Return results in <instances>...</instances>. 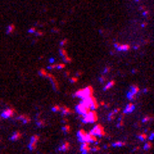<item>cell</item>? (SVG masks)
I'll use <instances>...</instances> for the list:
<instances>
[{
	"instance_id": "8992f818",
	"label": "cell",
	"mask_w": 154,
	"mask_h": 154,
	"mask_svg": "<svg viewBox=\"0 0 154 154\" xmlns=\"http://www.w3.org/2000/svg\"><path fill=\"white\" fill-rule=\"evenodd\" d=\"M14 113H15V111H14L13 108H7V109H4V111L1 112L0 117L4 118V119H7V118H13Z\"/></svg>"
},
{
	"instance_id": "2e32d148",
	"label": "cell",
	"mask_w": 154,
	"mask_h": 154,
	"mask_svg": "<svg viewBox=\"0 0 154 154\" xmlns=\"http://www.w3.org/2000/svg\"><path fill=\"white\" fill-rule=\"evenodd\" d=\"M137 139H139L140 141H142V142H144V141H146V140H148V135H146V132L139 134V135H137Z\"/></svg>"
},
{
	"instance_id": "4fadbf2b",
	"label": "cell",
	"mask_w": 154,
	"mask_h": 154,
	"mask_svg": "<svg viewBox=\"0 0 154 154\" xmlns=\"http://www.w3.org/2000/svg\"><path fill=\"white\" fill-rule=\"evenodd\" d=\"M21 137H22V132L21 131H15V132H13V135L10 136V140H12V141H17Z\"/></svg>"
},
{
	"instance_id": "6da1fadb",
	"label": "cell",
	"mask_w": 154,
	"mask_h": 154,
	"mask_svg": "<svg viewBox=\"0 0 154 154\" xmlns=\"http://www.w3.org/2000/svg\"><path fill=\"white\" fill-rule=\"evenodd\" d=\"M95 122H98V114H96L95 109H91L86 114L82 116V123H95Z\"/></svg>"
},
{
	"instance_id": "d4e9b609",
	"label": "cell",
	"mask_w": 154,
	"mask_h": 154,
	"mask_svg": "<svg viewBox=\"0 0 154 154\" xmlns=\"http://www.w3.org/2000/svg\"><path fill=\"white\" fill-rule=\"evenodd\" d=\"M148 140H150V141H153V140H154V131L150 135H148Z\"/></svg>"
},
{
	"instance_id": "30bf717a",
	"label": "cell",
	"mask_w": 154,
	"mask_h": 154,
	"mask_svg": "<svg viewBox=\"0 0 154 154\" xmlns=\"http://www.w3.org/2000/svg\"><path fill=\"white\" fill-rule=\"evenodd\" d=\"M134 111H135V104L134 103H130V104L126 105L125 109H123V113H125V114H130V113H132Z\"/></svg>"
},
{
	"instance_id": "9c48e42d",
	"label": "cell",
	"mask_w": 154,
	"mask_h": 154,
	"mask_svg": "<svg viewBox=\"0 0 154 154\" xmlns=\"http://www.w3.org/2000/svg\"><path fill=\"white\" fill-rule=\"evenodd\" d=\"M69 149H71V142L65 140V141H63L62 144L59 145V149L58 150H60V152H68Z\"/></svg>"
},
{
	"instance_id": "9a60e30c",
	"label": "cell",
	"mask_w": 154,
	"mask_h": 154,
	"mask_svg": "<svg viewBox=\"0 0 154 154\" xmlns=\"http://www.w3.org/2000/svg\"><path fill=\"white\" fill-rule=\"evenodd\" d=\"M152 146H153V141H150V140H146V141H144L142 149H144V150H149V149H152Z\"/></svg>"
},
{
	"instance_id": "44dd1931",
	"label": "cell",
	"mask_w": 154,
	"mask_h": 154,
	"mask_svg": "<svg viewBox=\"0 0 154 154\" xmlns=\"http://www.w3.org/2000/svg\"><path fill=\"white\" fill-rule=\"evenodd\" d=\"M150 119H153V117H150V116H146V117H144V118L141 119V122H142V123H146V122H149Z\"/></svg>"
},
{
	"instance_id": "5b68a950",
	"label": "cell",
	"mask_w": 154,
	"mask_h": 154,
	"mask_svg": "<svg viewBox=\"0 0 154 154\" xmlns=\"http://www.w3.org/2000/svg\"><path fill=\"white\" fill-rule=\"evenodd\" d=\"M82 100L85 101V103L87 104V105L90 107L91 109H96L99 107V103L96 101V99L94 98L92 95H90V96H87V98H85V99H82Z\"/></svg>"
},
{
	"instance_id": "e0dca14e",
	"label": "cell",
	"mask_w": 154,
	"mask_h": 154,
	"mask_svg": "<svg viewBox=\"0 0 154 154\" xmlns=\"http://www.w3.org/2000/svg\"><path fill=\"white\" fill-rule=\"evenodd\" d=\"M62 132H63V134H69V132H71V127H69V125H67V123H65V125L62 127Z\"/></svg>"
},
{
	"instance_id": "ac0fdd59",
	"label": "cell",
	"mask_w": 154,
	"mask_h": 154,
	"mask_svg": "<svg viewBox=\"0 0 154 154\" xmlns=\"http://www.w3.org/2000/svg\"><path fill=\"white\" fill-rule=\"evenodd\" d=\"M112 146H114V148H117V146H125L126 145V142L125 141H116V142H113V144H111Z\"/></svg>"
},
{
	"instance_id": "8fae6325",
	"label": "cell",
	"mask_w": 154,
	"mask_h": 154,
	"mask_svg": "<svg viewBox=\"0 0 154 154\" xmlns=\"http://www.w3.org/2000/svg\"><path fill=\"white\" fill-rule=\"evenodd\" d=\"M60 113L63 114V117H68V116H71L73 113V111L71 108H68V107H62V111H60Z\"/></svg>"
},
{
	"instance_id": "603a6c76",
	"label": "cell",
	"mask_w": 154,
	"mask_h": 154,
	"mask_svg": "<svg viewBox=\"0 0 154 154\" xmlns=\"http://www.w3.org/2000/svg\"><path fill=\"white\" fill-rule=\"evenodd\" d=\"M36 125L38 126V127H42V126H45V122H44L42 119H38L37 122H36Z\"/></svg>"
},
{
	"instance_id": "d6986e66",
	"label": "cell",
	"mask_w": 154,
	"mask_h": 154,
	"mask_svg": "<svg viewBox=\"0 0 154 154\" xmlns=\"http://www.w3.org/2000/svg\"><path fill=\"white\" fill-rule=\"evenodd\" d=\"M51 111H53L54 113H58V112L62 111V107H60V105H54L53 108H51Z\"/></svg>"
},
{
	"instance_id": "5bb4252c",
	"label": "cell",
	"mask_w": 154,
	"mask_h": 154,
	"mask_svg": "<svg viewBox=\"0 0 154 154\" xmlns=\"http://www.w3.org/2000/svg\"><path fill=\"white\" fill-rule=\"evenodd\" d=\"M119 111H121L119 108H116L114 111H112L111 113L108 114V118H107V119H108V121H113L114 118H116V114H117V113H118V112H119Z\"/></svg>"
},
{
	"instance_id": "277c9868",
	"label": "cell",
	"mask_w": 154,
	"mask_h": 154,
	"mask_svg": "<svg viewBox=\"0 0 154 154\" xmlns=\"http://www.w3.org/2000/svg\"><path fill=\"white\" fill-rule=\"evenodd\" d=\"M92 135H95V136L98 137H104L105 136V131H104V127L101 125H96L94 128H91V131H90Z\"/></svg>"
},
{
	"instance_id": "ba28073f",
	"label": "cell",
	"mask_w": 154,
	"mask_h": 154,
	"mask_svg": "<svg viewBox=\"0 0 154 154\" xmlns=\"http://www.w3.org/2000/svg\"><path fill=\"white\" fill-rule=\"evenodd\" d=\"M91 152V144L90 142H81V154H89Z\"/></svg>"
},
{
	"instance_id": "52a82bcc",
	"label": "cell",
	"mask_w": 154,
	"mask_h": 154,
	"mask_svg": "<svg viewBox=\"0 0 154 154\" xmlns=\"http://www.w3.org/2000/svg\"><path fill=\"white\" fill-rule=\"evenodd\" d=\"M38 140H40V136H38V135H34V136L31 137V140H30V142H28V149L30 150H35L36 149Z\"/></svg>"
},
{
	"instance_id": "7a4b0ae2",
	"label": "cell",
	"mask_w": 154,
	"mask_h": 154,
	"mask_svg": "<svg viewBox=\"0 0 154 154\" xmlns=\"http://www.w3.org/2000/svg\"><path fill=\"white\" fill-rule=\"evenodd\" d=\"M89 111H91V108H90V107L87 105V104L85 103L84 100H82L80 104H77V105H76V112H77V113H78L80 116H84V114H86Z\"/></svg>"
},
{
	"instance_id": "3957f363",
	"label": "cell",
	"mask_w": 154,
	"mask_h": 154,
	"mask_svg": "<svg viewBox=\"0 0 154 154\" xmlns=\"http://www.w3.org/2000/svg\"><path fill=\"white\" fill-rule=\"evenodd\" d=\"M90 95H92V87H90V86H87L86 89H84V90H78L77 92H75V96L81 98V99H85Z\"/></svg>"
},
{
	"instance_id": "ffe728a7",
	"label": "cell",
	"mask_w": 154,
	"mask_h": 154,
	"mask_svg": "<svg viewBox=\"0 0 154 154\" xmlns=\"http://www.w3.org/2000/svg\"><path fill=\"white\" fill-rule=\"evenodd\" d=\"M99 150H101L99 144H94V146H91V152H99Z\"/></svg>"
},
{
	"instance_id": "7402d4cb",
	"label": "cell",
	"mask_w": 154,
	"mask_h": 154,
	"mask_svg": "<svg viewBox=\"0 0 154 154\" xmlns=\"http://www.w3.org/2000/svg\"><path fill=\"white\" fill-rule=\"evenodd\" d=\"M122 126H123V118L121 117V118H119V121H118V123H117V128H121Z\"/></svg>"
},
{
	"instance_id": "7c38bea8",
	"label": "cell",
	"mask_w": 154,
	"mask_h": 154,
	"mask_svg": "<svg viewBox=\"0 0 154 154\" xmlns=\"http://www.w3.org/2000/svg\"><path fill=\"white\" fill-rule=\"evenodd\" d=\"M17 119H18V121H21V122H22V123H24V125H27V123H30V122H31V118H30L28 116H26V114L19 116Z\"/></svg>"
},
{
	"instance_id": "cb8c5ba5",
	"label": "cell",
	"mask_w": 154,
	"mask_h": 154,
	"mask_svg": "<svg viewBox=\"0 0 154 154\" xmlns=\"http://www.w3.org/2000/svg\"><path fill=\"white\" fill-rule=\"evenodd\" d=\"M113 85H114V82H113V81H112V82H109V84L107 85L105 87H104V90H109V89H111L112 86H113Z\"/></svg>"
}]
</instances>
